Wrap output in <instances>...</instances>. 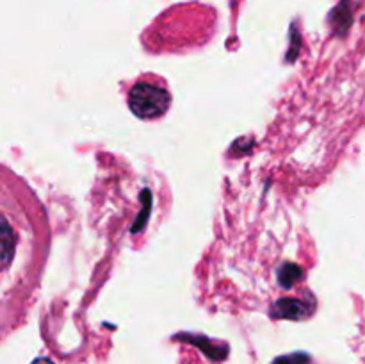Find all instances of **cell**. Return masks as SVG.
<instances>
[{"label":"cell","instance_id":"obj_6","mask_svg":"<svg viewBox=\"0 0 365 364\" xmlns=\"http://www.w3.org/2000/svg\"><path fill=\"white\" fill-rule=\"evenodd\" d=\"M301 277H303V270L299 268L298 264L285 263V264H282L278 270V282H280V286L285 289L292 288V286H294L296 282L301 279Z\"/></svg>","mask_w":365,"mask_h":364},{"label":"cell","instance_id":"obj_4","mask_svg":"<svg viewBox=\"0 0 365 364\" xmlns=\"http://www.w3.org/2000/svg\"><path fill=\"white\" fill-rule=\"evenodd\" d=\"M330 21H332L333 29H335L339 34L346 33V31L349 29L353 18H351V11H349V8H348V2H341V4L333 9L332 17H330Z\"/></svg>","mask_w":365,"mask_h":364},{"label":"cell","instance_id":"obj_1","mask_svg":"<svg viewBox=\"0 0 365 364\" xmlns=\"http://www.w3.org/2000/svg\"><path fill=\"white\" fill-rule=\"evenodd\" d=\"M171 104L170 93L157 84L137 83L129 95V105L132 113L143 120L162 116Z\"/></svg>","mask_w":365,"mask_h":364},{"label":"cell","instance_id":"obj_5","mask_svg":"<svg viewBox=\"0 0 365 364\" xmlns=\"http://www.w3.org/2000/svg\"><path fill=\"white\" fill-rule=\"evenodd\" d=\"M0 243H2V264H4V268H6L12 257V250H15V236H12V230H11V227H9L6 218H2Z\"/></svg>","mask_w":365,"mask_h":364},{"label":"cell","instance_id":"obj_3","mask_svg":"<svg viewBox=\"0 0 365 364\" xmlns=\"http://www.w3.org/2000/svg\"><path fill=\"white\" fill-rule=\"evenodd\" d=\"M177 339H184V341H187V343H193L195 347H198L199 350L204 352L208 359L216 361V363H221V361H224L226 359V356H229V347H226V345L214 343L212 339L205 338V336L180 334V336H177Z\"/></svg>","mask_w":365,"mask_h":364},{"label":"cell","instance_id":"obj_7","mask_svg":"<svg viewBox=\"0 0 365 364\" xmlns=\"http://www.w3.org/2000/svg\"><path fill=\"white\" fill-rule=\"evenodd\" d=\"M141 200L145 202V207H143L141 213H139V218H137L136 223H134V227H132L134 234L139 232L141 229H145L146 222H148L150 209H152V193H150V189H145V191L141 193Z\"/></svg>","mask_w":365,"mask_h":364},{"label":"cell","instance_id":"obj_9","mask_svg":"<svg viewBox=\"0 0 365 364\" xmlns=\"http://www.w3.org/2000/svg\"><path fill=\"white\" fill-rule=\"evenodd\" d=\"M33 364H54V363H52V361H50V359H46V357H39V359L34 361Z\"/></svg>","mask_w":365,"mask_h":364},{"label":"cell","instance_id":"obj_2","mask_svg":"<svg viewBox=\"0 0 365 364\" xmlns=\"http://www.w3.org/2000/svg\"><path fill=\"white\" fill-rule=\"evenodd\" d=\"M314 311V307L298 298H282L274 304L273 316L280 320H305Z\"/></svg>","mask_w":365,"mask_h":364},{"label":"cell","instance_id":"obj_8","mask_svg":"<svg viewBox=\"0 0 365 364\" xmlns=\"http://www.w3.org/2000/svg\"><path fill=\"white\" fill-rule=\"evenodd\" d=\"M312 359L305 352H294L289 356H280L273 361L271 364H310Z\"/></svg>","mask_w":365,"mask_h":364}]
</instances>
